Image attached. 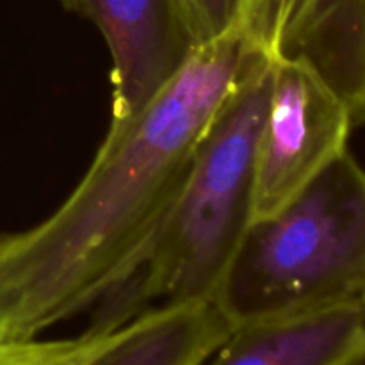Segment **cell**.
Wrapping results in <instances>:
<instances>
[{"instance_id":"6da1fadb","label":"cell","mask_w":365,"mask_h":365,"mask_svg":"<svg viewBox=\"0 0 365 365\" xmlns=\"http://www.w3.org/2000/svg\"><path fill=\"white\" fill-rule=\"evenodd\" d=\"M248 52L237 32L196 48L138 120L103 139L52 216L0 235V342L36 341L125 280Z\"/></svg>"},{"instance_id":"7a4b0ae2","label":"cell","mask_w":365,"mask_h":365,"mask_svg":"<svg viewBox=\"0 0 365 365\" xmlns=\"http://www.w3.org/2000/svg\"><path fill=\"white\" fill-rule=\"evenodd\" d=\"M271 81L273 61L250 50L163 220L88 330H116L152 302H212L253 221L255 148Z\"/></svg>"},{"instance_id":"3957f363","label":"cell","mask_w":365,"mask_h":365,"mask_svg":"<svg viewBox=\"0 0 365 365\" xmlns=\"http://www.w3.org/2000/svg\"><path fill=\"white\" fill-rule=\"evenodd\" d=\"M212 303L232 328L365 307V170L348 150L278 212L250 225Z\"/></svg>"},{"instance_id":"277c9868","label":"cell","mask_w":365,"mask_h":365,"mask_svg":"<svg viewBox=\"0 0 365 365\" xmlns=\"http://www.w3.org/2000/svg\"><path fill=\"white\" fill-rule=\"evenodd\" d=\"M271 61L269 102L255 148L253 221L273 216L302 192L348 150L355 128L344 102L312 68Z\"/></svg>"},{"instance_id":"5b68a950","label":"cell","mask_w":365,"mask_h":365,"mask_svg":"<svg viewBox=\"0 0 365 365\" xmlns=\"http://www.w3.org/2000/svg\"><path fill=\"white\" fill-rule=\"evenodd\" d=\"M246 48L312 68L365 125V0H259L239 24Z\"/></svg>"},{"instance_id":"8992f818","label":"cell","mask_w":365,"mask_h":365,"mask_svg":"<svg viewBox=\"0 0 365 365\" xmlns=\"http://www.w3.org/2000/svg\"><path fill=\"white\" fill-rule=\"evenodd\" d=\"M98 27L113 57V114L121 134L184 68L196 46L177 0H61Z\"/></svg>"},{"instance_id":"52a82bcc","label":"cell","mask_w":365,"mask_h":365,"mask_svg":"<svg viewBox=\"0 0 365 365\" xmlns=\"http://www.w3.org/2000/svg\"><path fill=\"white\" fill-rule=\"evenodd\" d=\"M365 359V307H334L232 328L205 365H353Z\"/></svg>"},{"instance_id":"ba28073f","label":"cell","mask_w":365,"mask_h":365,"mask_svg":"<svg viewBox=\"0 0 365 365\" xmlns=\"http://www.w3.org/2000/svg\"><path fill=\"white\" fill-rule=\"evenodd\" d=\"M230 331L212 302L168 303L109 331L81 365H205Z\"/></svg>"},{"instance_id":"9c48e42d","label":"cell","mask_w":365,"mask_h":365,"mask_svg":"<svg viewBox=\"0 0 365 365\" xmlns=\"http://www.w3.org/2000/svg\"><path fill=\"white\" fill-rule=\"evenodd\" d=\"M107 334L86 330L63 341L0 342V365H81Z\"/></svg>"},{"instance_id":"30bf717a","label":"cell","mask_w":365,"mask_h":365,"mask_svg":"<svg viewBox=\"0 0 365 365\" xmlns=\"http://www.w3.org/2000/svg\"><path fill=\"white\" fill-rule=\"evenodd\" d=\"M196 48L235 34L242 0H177Z\"/></svg>"},{"instance_id":"8fae6325","label":"cell","mask_w":365,"mask_h":365,"mask_svg":"<svg viewBox=\"0 0 365 365\" xmlns=\"http://www.w3.org/2000/svg\"><path fill=\"white\" fill-rule=\"evenodd\" d=\"M353 365H365V359H364V360H360V362H356V364H353Z\"/></svg>"},{"instance_id":"7c38bea8","label":"cell","mask_w":365,"mask_h":365,"mask_svg":"<svg viewBox=\"0 0 365 365\" xmlns=\"http://www.w3.org/2000/svg\"><path fill=\"white\" fill-rule=\"evenodd\" d=\"M241 7H242V6H241Z\"/></svg>"}]
</instances>
